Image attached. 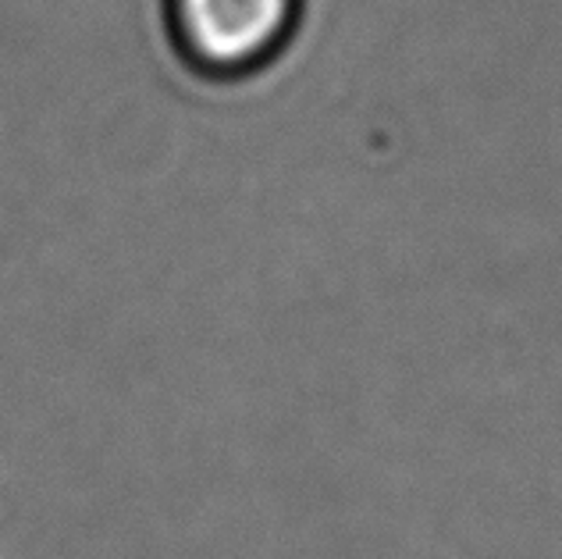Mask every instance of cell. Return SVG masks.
Masks as SVG:
<instances>
[{
    "label": "cell",
    "mask_w": 562,
    "mask_h": 559,
    "mask_svg": "<svg viewBox=\"0 0 562 559\" xmlns=\"http://www.w3.org/2000/svg\"><path fill=\"white\" fill-rule=\"evenodd\" d=\"M303 0H165L175 51L203 76L239 79L289 47Z\"/></svg>",
    "instance_id": "obj_1"
}]
</instances>
